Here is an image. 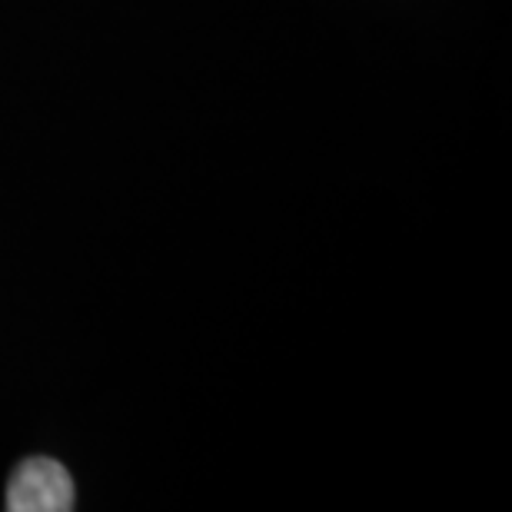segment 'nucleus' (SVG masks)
I'll use <instances>...</instances> for the list:
<instances>
[{
  "label": "nucleus",
  "instance_id": "nucleus-1",
  "mask_svg": "<svg viewBox=\"0 0 512 512\" xmlns=\"http://www.w3.org/2000/svg\"><path fill=\"white\" fill-rule=\"evenodd\" d=\"M7 512H70L77 509V486L67 466L54 456H27L10 473Z\"/></svg>",
  "mask_w": 512,
  "mask_h": 512
}]
</instances>
